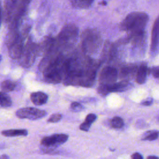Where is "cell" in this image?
<instances>
[{
  "instance_id": "9a60e30c",
  "label": "cell",
  "mask_w": 159,
  "mask_h": 159,
  "mask_svg": "<svg viewBox=\"0 0 159 159\" xmlns=\"http://www.w3.org/2000/svg\"><path fill=\"white\" fill-rule=\"evenodd\" d=\"M97 116L96 114L90 113L85 118V120L80 125V129L83 131H88L91 124L96 120Z\"/></svg>"
},
{
  "instance_id": "2e32d148",
  "label": "cell",
  "mask_w": 159,
  "mask_h": 159,
  "mask_svg": "<svg viewBox=\"0 0 159 159\" xmlns=\"http://www.w3.org/2000/svg\"><path fill=\"white\" fill-rule=\"evenodd\" d=\"M1 134L6 137L26 136L28 134V132L25 129H10L3 130Z\"/></svg>"
},
{
  "instance_id": "4316f807",
  "label": "cell",
  "mask_w": 159,
  "mask_h": 159,
  "mask_svg": "<svg viewBox=\"0 0 159 159\" xmlns=\"http://www.w3.org/2000/svg\"><path fill=\"white\" fill-rule=\"evenodd\" d=\"M0 159H9V157L7 155H2L0 157Z\"/></svg>"
},
{
  "instance_id": "d4e9b609",
  "label": "cell",
  "mask_w": 159,
  "mask_h": 159,
  "mask_svg": "<svg viewBox=\"0 0 159 159\" xmlns=\"http://www.w3.org/2000/svg\"><path fill=\"white\" fill-rule=\"evenodd\" d=\"M152 103H153V99L152 98H148L147 99L143 100L140 102V104L143 106H150Z\"/></svg>"
},
{
  "instance_id": "277c9868",
  "label": "cell",
  "mask_w": 159,
  "mask_h": 159,
  "mask_svg": "<svg viewBox=\"0 0 159 159\" xmlns=\"http://www.w3.org/2000/svg\"><path fill=\"white\" fill-rule=\"evenodd\" d=\"M78 28L73 24L65 25L58 34L56 40L58 47L63 50L71 48L76 43L78 36Z\"/></svg>"
},
{
  "instance_id": "3957f363",
  "label": "cell",
  "mask_w": 159,
  "mask_h": 159,
  "mask_svg": "<svg viewBox=\"0 0 159 159\" xmlns=\"http://www.w3.org/2000/svg\"><path fill=\"white\" fill-rule=\"evenodd\" d=\"M101 45L100 34L94 29H86L81 35V47L84 55L89 56L96 53Z\"/></svg>"
},
{
  "instance_id": "7402d4cb",
  "label": "cell",
  "mask_w": 159,
  "mask_h": 159,
  "mask_svg": "<svg viewBox=\"0 0 159 159\" xmlns=\"http://www.w3.org/2000/svg\"><path fill=\"white\" fill-rule=\"evenodd\" d=\"M61 118H62V115L61 114H60V113L53 114L48 118L47 122H50V123L57 122H59L61 119Z\"/></svg>"
},
{
  "instance_id": "cb8c5ba5",
  "label": "cell",
  "mask_w": 159,
  "mask_h": 159,
  "mask_svg": "<svg viewBox=\"0 0 159 159\" xmlns=\"http://www.w3.org/2000/svg\"><path fill=\"white\" fill-rule=\"evenodd\" d=\"M149 72L153 75V76L155 78H159V66H154L150 68Z\"/></svg>"
},
{
  "instance_id": "7c38bea8",
  "label": "cell",
  "mask_w": 159,
  "mask_h": 159,
  "mask_svg": "<svg viewBox=\"0 0 159 159\" xmlns=\"http://www.w3.org/2000/svg\"><path fill=\"white\" fill-rule=\"evenodd\" d=\"M116 51L114 45L109 41H106L102 52V58L106 61L111 60L114 57Z\"/></svg>"
},
{
  "instance_id": "d6a6232c",
  "label": "cell",
  "mask_w": 159,
  "mask_h": 159,
  "mask_svg": "<svg viewBox=\"0 0 159 159\" xmlns=\"http://www.w3.org/2000/svg\"><path fill=\"white\" fill-rule=\"evenodd\" d=\"M0 61H1V60H0Z\"/></svg>"
},
{
  "instance_id": "ba28073f",
  "label": "cell",
  "mask_w": 159,
  "mask_h": 159,
  "mask_svg": "<svg viewBox=\"0 0 159 159\" xmlns=\"http://www.w3.org/2000/svg\"><path fill=\"white\" fill-rule=\"evenodd\" d=\"M117 76L118 72L115 68L109 66H105L100 72L99 84L112 85L116 83Z\"/></svg>"
},
{
  "instance_id": "ac0fdd59",
  "label": "cell",
  "mask_w": 159,
  "mask_h": 159,
  "mask_svg": "<svg viewBox=\"0 0 159 159\" xmlns=\"http://www.w3.org/2000/svg\"><path fill=\"white\" fill-rule=\"evenodd\" d=\"M12 105V101L10 96L4 92L0 91V106L7 107Z\"/></svg>"
},
{
  "instance_id": "30bf717a",
  "label": "cell",
  "mask_w": 159,
  "mask_h": 159,
  "mask_svg": "<svg viewBox=\"0 0 159 159\" xmlns=\"http://www.w3.org/2000/svg\"><path fill=\"white\" fill-rule=\"evenodd\" d=\"M128 86L129 82L126 80H122L112 85L99 84L98 88V92L102 96H106L110 93L123 91L127 88Z\"/></svg>"
},
{
  "instance_id": "8992f818",
  "label": "cell",
  "mask_w": 159,
  "mask_h": 159,
  "mask_svg": "<svg viewBox=\"0 0 159 159\" xmlns=\"http://www.w3.org/2000/svg\"><path fill=\"white\" fill-rule=\"evenodd\" d=\"M27 32H24L19 35L11 43L7 45L9 57L13 59H19L24 50V40Z\"/></svg>"
},
{
  "instance_id": "6da1fadb",
  "label": "cell",
  "mask_w": 159,
  "mask_h": 159,
  "mask_svg": "<svg viewBox=\"0 0 159 159\" xmlns=\"http://www.w3.org/2000/svg\"><path fill=\"white\" fill-rule=\"evenodd\" d=\"M100 61L86 55L66 58L63 83L65 85L92 86L96 80Z\"/></svg>"
},
{
  "instance_id": "9c48e42d",
  "label": "cell",
  "mask_w": 159,
  "mask_h": 159,
  "mask_svg": "<svg viewBox=\"0 0 159 159\" xmlns=\"http://www.w3.org/2000/svg\"><path fill=\"white\" fill-rule=\"evenodd\" d=\"M68 135L64 134H56L46 136L41 140V145L45 148H53L58 147L67 141Z\"/></svg>"
},
{
  "instance_id": "4dcf8cb0",
  "label": "cell",
  "mask_w": 159,
  "mask_h": 159,
  "mask_svg": "<svg viewBox=\"0 0 159 159\" xmlns=\"http://www.w3.org/2000/svg\"><path fill=\"white\" fill-rule=\"evenodd\" d=\"M4 148V145L0 143V148Z\"/></svg>"
},
{
  "instance_id": "83f0119b",
  "label": "cell",
  "mask_w": 159,
  "mask_h": 159,
  "mask_svg": "<svg viewBox=\"0 0 159 159\" xmlns=\"http://www.w3.org/2000/svg\"><path fill=\"white\" fill-rule=\"evenodd\" d=\"M147 159H159V158H158V157H157V156H153V155H152V156H148V157L147 158Z\"/></svg>"
},
{
  "instance_id": "484cf974",
  "label": "cell",
  "mask_w": 159,
  "mask_h": 159,
  "mask_svg": "<svg viewBox=\"0 0 159 159\" xmlns=\"http://www.w3.org/2000/svg\"><path fill=\"white\" fill-rule=\"evenodd\" d=\"M132 159H143L142 156L141 155V154H140L139 153H134V154L132 155L131 156Z\"/></svg>"
},
{
  "instance_id": "f546056e",
  "label": "cell",
  "mask_w": 159,
  "mask_h": 159,
  "mask_svg": "<svg viewBox=\"0 0 159 159\" xmlns=\"http://www.w3.org/2000/svg\"><path fill=\"white\" fill-rule=\"evenodd\" d=\"M99 4H103V5H106V4H107V2H106V1H103V2H100Z\"/></svg>"
},
{
  "instance_id": "52a82bcc",
  "label": "cell",
  "mask_w": 159,
  "mask_h": 159,
  "mask_svg": "<svg viewBox=\"0 0 159 159\" xmlns=\"http://www.w3.org/2000/svg\"><path fill=\"white\" fill-rule=\"evenodd\" d=\"M46 114L47 112L45 111L30 107L20 108L16 112V116L19 118L31 120H35L43 117Z\"/></svg>"
},
{
  "instance_id": "e0dca14e",
  "label": "cell",
  "mask_w": 159,
  "mask_h": 159,
  "mask_svg": "<svg viewBox=\"0 0 159 159\" xmlns=\"http://www.w3.org/2000/svg\"><path fill=\"white\" fill-rule=\"evenodd\" d=\"M93 2V1L89 0H75L71 1L72 6L76 9H88L91 7Z\"/></svg>"
},
{
  "instance_id": "d6986e66",
  "label": "cell",
  "mask_w": 159,
  "mask_h": 159,
  "mask_svg": "<svg viewBox=\"0 0 159 159\" xmlns=\"http://www.w3.org/2000/svg\"><path fill=\"white\" fill-rule=\"evenodd\" d=\"M159 135V132L158 130H148L145 132L142 137V140H149V141H152L154 140H156Z\"/></svg>"
},
{
  "instance_id": "1f68e13d",
  "label": "cell",
  "mask_w": 159,
  "mask_h": 159,
  "mask_svg": "<svg viewBox=\"0 0 159 159\" xmlns=\"http://www.w3.org/2000/svg\"><path fill=\"white\" fill-rule=\"evenodd\" d=\"M1 56L0 55V60H1Z\"/></svg>"
},
{
  "instance_id": "f1b7e54d",
  "label": "cell",
  "mask_w": 159,
  "mask_h": 159,
  "mask_svg": "<svg viewBox=\"0 0 159 159\" xmlns=\"http://www.w3.org/2000/svg\"><path fill=\"white\" fill-rule=\"evenodd\" d=\"M1 19H2V11H1V4H0V25H1Z\"/></svg>"
},
{
  "instance_id": "5b68a950",
  "label": "cell",
  "mask_w": 159,
  "mask_h": 159,
  "mask_svg": "<svg viewBox=\"0 0 159 159\" xmlns=\"http://www.w3.org/2000/svg\"><path fill=\"white\" fill-rule=\"evenodd\" d=\"M39 53V45L34 42H28L24 48L22 53L19 58V63L24 68L32 66Z\"/></svg>"
},
{
  "instance_id": "7a4b0ae2",
  "label": "cell",
  "mask_w": 159,
  "mask_h": 159,
  "mask_svg": "<svg viewBox=\"0 0 159 159\" xmlns=\"http://www.w3.org/2000/svg\"><path fill=\"white\" fill-rule=\"evenodd\" d=\"M148 16L143 12H133L128 14L120 24L121 30L127 31L129 37L145 34Z\"/></svg>"
},
{
  "instance_id": "603a6c76",
  "label": "cell",
  "mask_w": 159,
  "mask_h": 159,
  "mask_svg": "<svg viewBox=\"0 0 159 159\" xmlns=\"http://www.w3.org/2000/svg\"><path fill=\"white\" fill-rule=\"evenodd\" d=\"M70 109L74 112H80L83 110V106L78 102H73L70 105Z\"/></svg>"
},
{
  "instance_id": "4fadbf2b",
  "label": "cell",
  "mask_w": 159,
  "mask_h": 159,
  "mask_svg": "<svg viewBox=\"0 0 159 159\" xmlns=\"http://www.w3.org/2000/svg\"><path fill=\"white\" fill-rule=\"evenodd\" d=\"M30 99L35 105L40 106L45 104L47 102L48 96L41 91L34 92L30 94Z\"/></svg>"
},
{
  "instance_id": "ffe728a7",
  "label": "cell",
  "mask_w": 159,
  "mask_h": 159,
  "mask_svg": "<svg viewBox=\"0 0 159 159\" xmlns=\"http://www.w3.org/2000/svg\"><path fill=\"white\" fill-rule=\"evenodd\" d=\"M16 88V84L11 80H5L1 84V88L2 92H10L14 90Z\"/></svg>"
},
{
  "instance_id": "8fae6325",
  "label": "cell",
  "mask_w": 159,
  "mask_h": 159,
  "mask_svg": "<svg viewBox=\"0 0 159 159\" xmlns=\"http://www.w3.org/2000/svg\"><path fill=\"white\" fill-rule=\"evenodd\" d=\"M159 53V16L155 19L152 30L150 53L155 57Z\"/></svg>"
},
{
  "instance_id": "5bb4252c",
  "label": "cell",
  "mask_w": 159,
  "mask_h": 159,
  "mask_svg": "<svg viewBox=\"0 0 159 159\" xmlns=\"http://www.w3.org/2000/svg\"><path fill=\"white\" fill-rule=\"evenodd\" d=\"M149 73V70L145 65H142L139 66L136 71L135 81L138 84H143L145 82L147 74Z\"/></svg>"
},
{
  "instance_id": "44dd1931",
  "label": "cell",
  "mask_w": 159,
  "mask_h": 159,
  "mask_svg": "<svg viewBox=\"0 0 159 159\" xmlns=\"http://www.w3.org/2000/svg\"><path fill=\"white\" fill-rule=\"evenodd\" d=\"M110 124L112 127L115 129H120L124 126V120L120 117H113L110 122Z\"/></svg>"
}]
</instances>
